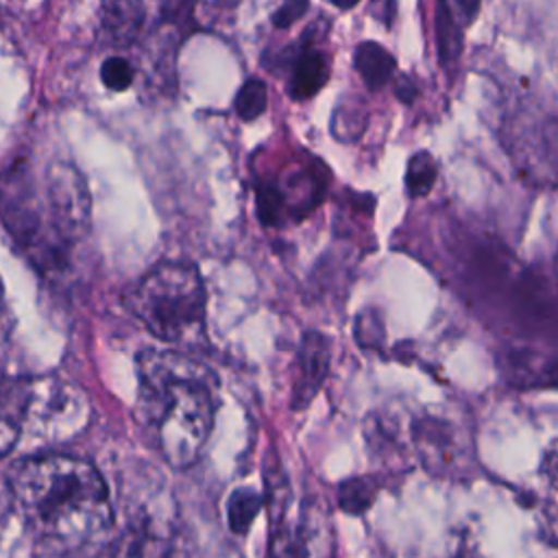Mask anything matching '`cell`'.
<instances>
[{
    "instance_id": "obj_4",
    "label": "cell",
    "mask_w": 558,
    "mask_h": 558,
    "mask_svg": "<svg viewBox=\"0 0 558 558\" xmlns=\"http://www.w3.org/2000/svg\"><path fill=\"white\" fill-rule=\"evenodd\" d=\"M124 305L168 344H198L205 333V286L192 264H157L131 288Z\"/></svg>"
},
{
    "instance_id": "obj_15",
    "label": "cell",
    "mask_w": 558,
    "mask_h": 558,
    "mask_svg": "<svg viewBox=\"0 0 558 558\" xmlns=\"http://www.w3.org/2000/svg\"><path fill=\"white\" fill-rule=\"evenodd\" d=\"M266 85L257 78L246 81L235 96V111L242 120H255L266 109Z\"/></svg>"
},
{
    "instance_id": "obj_25",
    "label": "cell",
    "mask_w": 558,
    "mask_h": 558,
    "mask_svg": "<svg viewBox=\"0 0 558 558\" xmlns=\"http://www.w3.org/2000/svg\"><path fill=\"white\" fill-rule=\"evenodd\" d=\"M333 7H338V9H353L360 0H329Z\"/></svg>"
},
{
    "instance_id": "obj_11",
    "label": "cell",
    "mask_w": 558,
    "mask_h": 558,
    "mask_svg": "<svg viewBox=\"0 0 558 558\" xmlns=\"http://www.w3.org/2000/svg\"><path fill=\"white\" fill-rule=\"evenodd\" d=\"M353 63H355V70H357V74L362 76V81L366 83L368 89L384 87L392 78L395 68H397L395 57L384 46H379L377 41H362L355 48Z\"/></svg>"
},
{
    "instance_id": "obj_3",
    "label": "cell",
    "mask_w": 558,
    "mask_h": 558,
    "mask_svg": "<svg viewBox=\"0 0 558 558\" xmlns=\"http://www.w3.org/2000/svg\"><path fill=\"white\" fill-rule=\"evenodd\" d=\"M137 371V421L153 434L170 466H192L211 436L216 416L207 373L177 351H144Z\"/></svg>"
},
{
    "instance_id": "obj_13",
    "label": "cell",
    "mask_w": 558,
    "mask_h": 558,
    "mask_svg": "<svg viewBox=\"0 0 558 558\" xmlns=\"http://www.w3.org/2000/svg\"><path fill=\"white\" fill-rule=\"evenodd\" d=\"M436 161L429 153L421 150V153H414L410 163H408V172H405V190L412 198L416 196H425L434 183H436Z\"/></svg>"
},
{
    "instance_id": "obj_2",
    "label": "cell",
    "mask_w": 558,
    "mask_h": 558,
    "mask_svg": "<svg viewBox=\"0 0 558 558\" xmlns=\"http://www.w3.org/2000/svg\"><path fill=\"white\" fill-rule=\"evenodd\" d=\"M0 218L35 266L57 270L89 229V192L68 161L22 159L0 174Z\"/></svg>"
},
{
    "instance_id": "obj_20",
    "label": "cell",
    "mask_w": 558,
    "mask_h": 558,
    "mask_svg": "<svg viewBox=\"0 0 558 558\" xmlns=\"http://www.w3.org/2000/svg\"><path fill=\"white\" fill-rule=\"evenodd\" d=\"M371 13L379 22L390 26L395 22V15H397V0H371Z\"/></svg>"
},
{
    "instance_id": "obj_10",
    "label": "cell",
    "mask_w": 558,
    "mask_h": 558,
    "mask_svg": "<svg viewBox=\"0 0 558 558\" xmlns=\"http://www.w3.org/2000/svg\"><path fill=\"white\" fill-rule=\"evenodd\" d=\"M327 76H329L327 54L314 46H305L292 63L290 92L294 98H310L327 83Z\"/></svg>"
},
{
    "instance_id": "obj_24",
    "label": "cell",
    "mask_w": 558,
    "mask_h": 558,
    "mask_svg": "<svg viewBox=\"0 0 558 558\" xmlns=\"http://www.w3.org/2000/svg\"><path fill=\"white\" fill-rule=\"evenodd\" d=\"M414 94H416V87L412 85V81H410L408 76H401V78L397 81V96H399V100L410 102V100L414 98Z\"/></svg>"
},
{
    "instance_id": "obj_17",
    "label": "cell",
    "mask_w": 558,
    "mask_h": 558,
    "mask_svg": "<svg viewBox=\"0 0 558 558\" xmlns=\"http://www.w3.org/2000/svg\"><path fill=\"white\" fill-rule=\"evenodd\" d=\"M373 501V486L366 480H351L340 488V504L347 512H362Z\"/></svg>"
},
{
    "instance_id": "obj_12",
    "label": "cell",
    "mask_w": 558,
    "mask_h": 558,
    "mask_svg": "<svg viewBox=\"0 0 558 558\" xmlns=\"http://www.w3.org/2000/svg\"><path fill=\"white\" fill-rule=\"evenodd\" d=\"M434 35L438 59L445 68L453 65L462 52V26L453 15L449 0H436L434 9Z\"/></svg>"
},
{
    "instance_id": "obj_9",
    "label": "cell",
    "mask_w": 558,
    "mask_h": 558,
    "mask_svg": "<svg viewBox=\"0 0 558 558\" xmlns=\"http://www.w3.org/2000/svg\"><path fill=\"white\" fill-rule=\"evenodd\" d=\"M523 161L530 170L536 172L538 181L547 179L558 183V120H545L534 135V142H527V148H521Z\"/></svg>"
},
{
    "instance_id": "obj_14",
    "label": "cell",
    "mask_w": 558,
    "mask_h": 558,
    "mask_svg": "<svg viewBox=\"0 0 558 558\" xmlns=\"http://www.w3.org/2000/svg\"><path fill=\"white\" fill-rule=\"evenodd\" d=\"M259 504L262 499L248 490V488H238L231 499H229V508H227V514H229V523L235 532H246L251 521L255 519L257 510H259Z\"/></svg>"
},
{
    "instance_id": "obj_26",
    "label": "cell",
    "mask_w": 558,
    "mask_h": 558,
    "mask_svg": "<svg viewBox=\"0 0 558 558\" xmlns=\"http://www.w3.org/2000/svg\"><path fill=\"white\" fill-rule=\"evenodd\" d=\"M203 2H218V0H203Z\"/></svg>"
},
{
    "instance_id": "obj_21",
    "label": "cell",
    "mask_w": 558,
    "mask_h": 558,
    "mask_svg": "<svg viewBox=\"0 0 558 558\" xmlns=\"http://www.w3.org/2000/svg\"><path fill=\"white\" fill-rule=\"evenodd\" d=\"M451 2L456 7L458 17L462 20V24H471L477 17L484 0H451Z\"/></svg>"
},
{
    "instance_id": "obj_1",
    "label": "cell",
    "mask_w": 558,
    "mask_h": 558,
    "mask_svg": "<svg viewBox=\"0 0 558 558\" xmlns=\"http://www.w3.org/2000/svg\"><path fill=\"white\" fill-rule=\"evenodd\" d=\"M13 508L44 551L65 554L102 538L113 521L109 488L83 458L37 453L9 471Z\"/></svg>"
},
{
    "instance_id": "obj_23",
    "label": "cell",
    "mask_w": 558,
    "mask_h": 558,
    "mask_svg": "<svg viewBox=\"0 0 558 558\" xmlns=\"http://www.w3.org/2000/svg\"><path fill=\"white\" fill-rule=\"evenodd\" d=\"M7 338H9V314H7L4 299H2V288H0V355L4 351Z\"/></svg>"
},
{
    "instance_id": "obj_6",
    "label": "cell",
    "mask_w": 558,
    "mask_h": 558,
    "mask_svg": "<svg viewBox=\"0 0 558 558\" xmlns=\"http://www.w3.org/2000/svg\"><path fill=\"white\" fill-rule=\"evenodd\" d=\"M85 423V399L63 381H31L24 432L44 440H68Z\"/></svg>"
},
{
    "instance_id": "obj_8",
    "label": "cell",
    "mask_w": 558,
    "mask_h": 558,
    "mask_svg": "<svg viewBox=\"0 0 558 558\" xmlns=\"http://www.w3.org/2000/svg\"><path fill=\"white\" fill-rule=\"evenodd\" d=\"M31 381L0 379V458L22 442Z\"/></svg>"
},
{
    "instance_id": "obj_19",
    "label": "cell",
    "mask_w": 558,
    "mask_h": 558,
    "mask_svg": "<svg viewBox=\"0 0 558 558\" xmlns=\"http://www.w3.org/2000/svg\"><path fill=\"white\" fill-rule=\"evenodd\" d=\"M543 473L549 482V486L558 493V440L547 449L543 458Z\"/></svg>"
},
{
    "instance_id": "obj_16",
    "label": "cell",
    "mask_w": 558,
    "mask_h": 558,
    "mask_svg": "<svg viewBox=\"0 0 558 558\" xmlns=\"http://www.w3.org/2000/svg\"><path fill=\"white\" fill-rule=\"evenodd\" d=\"M133 76H135V70L131 61L124 57H109L100 65V78L113 92H124L126 87H131Z\"/></svg>"
},
{
    "instance_id": "obj_7",
    "label": "cell",
    "mask_w": 558,
    "mask_h": 558,
    "mask_svg": "<svg viewBox=\"0 0 558 558\" xmlns=\"http://www.w3.org/2000/svg\"><path fill=\"white\" fill-rule=\"evenodd\" d=\"M329 340L316 331H310L301 340L299 349V377L292 401L296 408L307 405L327 377L329 368Z\"/></svg>"
},
{
    "instance_id": "obj_18",
    "label": "cell",
    "mask_w": 558,
    "mask_h": 558,
    "mask_svg": "<svg viewBox=\"0 0 558 558\" xmlns=\"http://www.w3.org/2000/svg\"><path fill=\"white\" fill-rule=\"evenodd\" d=\"M305 9H307V0H286L281 9L275 13V24L281 28L290 26L305 13Z\"/></svg>"
},
{
    "instance_id": "obj_5",
    "label": "cell",
    "mask_w": 558,
    "mask_h": 558,
    "mask_svg": "<svg viewBox=\"0 0 558 558\" xmlns=\"http://www.w3.org/2000/svg\"><path fill=\"white\" fill-rule=\"evenodd\" d=\"M412 440L432 475L462 477L473 466V449L464 427L449 414L429 412L412 421Z\"/></svg>"
},
{
    "instance_id": "obj_22",
    "label": "cell",
    "mask_w": 558,
    "mask_h": 558,
    "mask_svg": "<svg viewBox=\"0 0 558 558\" xmlns=\"http://www.w3.org/2000/svg\"><path fill=\"white\" fill-rule=\"evenodd\" d=\"M13 506L11 499V486H9V475H0V523L7 514V510Z\"/></svg>"
}]
</instances>
